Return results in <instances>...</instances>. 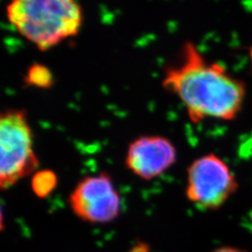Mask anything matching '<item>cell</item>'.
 Returning a JSON list of instances; mask_svg holds the SVG:
<instances>
[{
    "mask_svg": "<svg viewBox=\"0 0 252 252\" xmlns=\"http://www.w3.org/2000/svg\"><path fill=\"white\" fill-rule=\"evenodd\" d=\"M177 160V151L169 139L161 135H142L129 145L126 167L140 179L161 176Z\"/></svg>",
    "mask_w": 252,
    "mask_h": 252,
    "instance_id": "obj_6",
    "label": "cell"
},
{
    "mask_svg": "<svg viewBox=\"0 0 252 252\" xmlns=\"http://www.w3.org/2000/svg\"><path fill=\"white\" fill-rule=\"evenodd\" d=\"M211 252H248L245 250L236 248V247H231V246H223L220 248H218Z\"/></svg>",
    "mask_w": 252,
    "mask_h": 252,
    "instance_id": "obj_10",
    "label": "cell"
},
{
    "mask_svg": "<svg viewBox=\"0 0 252 252\" xmlns=\"http://www.w3.org/2000/svg\"><path fill=\"white\" fill-rule=\"evenodd\" d=\"M238 187L234 173L216 154L201 156L188 167L186 196L202 209H220Z\"/></svg>",
    "mask_w": 252,
    "mask_h": 252,
    "instance_id": "obj_4",
    "label": "cell"
},
{
    "mask_svg": "<svg viewBox=\"0 0 252 252\" xmlns=\"http://www.w3.org/2000/svg\"><path fill=\"white\" fill-rule=\"evenodd\" d=\"M0 187L8 189L35 172L38 159L33 148V134L27 112L9 108L0 116Z\"/></svg>",
    "mask_w": 252,
    "mask_h": 252,
    "instance_id": "obj_3",
    "label": "cell"
},
{
    "mask_svg": "<svg viewBox=\"0 0 252 252\" xmlns=\"http://www.w3.org/2000/svg\"><path fill=\"white\" fill-rule=\"evenodd\" d=\"M68 202L74 214L90 223L111 222L117 219L122 209L121 196L106 172L80 180Z\"/></svg>",
    "mask_w": 252,
    "mask_h": 252,
    "instance_id": "obj_5",
    "label": "cell"
},
{
    "mask_svg": "<svg viewBox=\"0 0 252 252\" xmlns=\"http://www.w3.org/2000/svg\"><path fill=\"white\" fill-rule=\"evenodd\" d=\"M6 11L9 23L42 52L76 36L83 19L74 0H14Z\"/></svg>",
    "mask_w": 252,
    "mask_h": 252,
    "instance_id": "obj_2",
    "label": "cell"
},
{
    "mask_svg": "<svg viewBox=\"0 0 252 252\" xmlns=\"http://www.w3.org/2000/svg\"></svg>",
    "mask_w": 252,
    "mask_h": 252,
    "instance_id": "obj_11",
    "label": "cell"
},
{
    "mask_svg": "<svg viewBox=\"0 0 252 252\" xmlns=\"http://www.w3.org/2000/svg\"><path fill=\"white\" fill-rule=\"evenodd\" d=\"M162 84L181 101L193 124L207 118L234 120L246 98L244 81L233 77L223 65L207 62L190 41L182 46L180 63L165 69Z\"/></svg>",
    "mask_w": 252,
    "mask_h": 252,
    "instance_id": "obj_1",
    "label": "cell"
},
{
    "mask_svg": "<svg viewBox=\"0 0 252 252\" xmlns=\"http://www.w3.org/2000/svg\"><path fill=\"white\" fill-rule=\"evenodd\" d=\"M25 82L28 86H34L40 89H49L54 84V75L42 63H33L27 69L25 76Z\"/></svg>",
    "mask_w": 252,
    "mask_h": 252,
    "instance_id": "obj_7",
    "label": "cell"
},
{
    "mask_svg": "<svg viewBox=\"0 0 252 252\" xmlns=\"http://www.w3.org/2000/svg\"><path fill=\"white\" fill-rule=\"evenodd\" d=\"M57 186V177L52 170L36 171L31 180V188L37 197H48Z\"/></svg>",
    "mask_w": 252,
    "mask_h": 252,
    "instance_id": "obj_8",
    "label": "cell"
},
{
    "mask_svg": "<svg viewBox=\"0 0 252 252\" xmlns=\"http://www.w3.org/2000/svg\"><path fill=\"white\" fill-rule=\"evenodd\" d=\"M151 247L148 243L141 240H136L135 245L128 251V252H150Z\"/></svg>",
    "mask_w": 252,
    "mask_h": 252,
    "instance_id": "obj_9",
    "label": "cell"
}]
</instances>
